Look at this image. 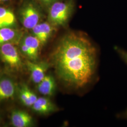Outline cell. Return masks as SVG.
Listing matches in <instances>:
<instances>
[{
	"mask_svg": "<svg viewBox=\"0 0 127 127\" xmlns=\"http://www.w3.org/2000/svg\"><path fill=\"white\" fill-rule=\"evenodd\" d=\"M59 79L76 89L85 86L93 77L96 64V50L87 37L76 32L64 35L51 56Z\"/></svg>",
	"mask_w": 127,
	"mask_h": 127,
	"instance_id": "1",
	"label": "cell"
},
{
	"mask_svg": "<svg viewBox=\"0 0 127 127\" xmlns=\"http://www.w3.org/2000/svg\"><path fill=\"white\" fill-rule=\"evenodd\" d=\"M73 9L72 1H57L49 8L48 22L54 27L64 26L68 21Z\"/></svg>",
	"mask_w": 127,
	"mask_h": 127,
	"instance_id": "2",
	"label": "cell"
},
{
	"mask_svg": "<svg viewBox=\"0 0 127 127\" xmlns=\"http://www.w3.org/2000/svg\"><path fill=\"white\" fill-rule=\"evenodd\" d=\"M19 19L23 27L31 29L40 23L42 13L40 7L34 0H25L18 11Z\"/></svg>",
	"mask_w": 127,
	"mask_h": 127,
	"instance_id": "3",
	"label": "cell"
},
{
	"mask_svg": "<svg viewBox=\"0 0 127 127\" xmlns=\"http://www.w3.org/2000/svg\"><path fill=\"white\" fill-rule=\"evenodd\" d=\"M0 56L3 62L10 69L18 71L22 67V62L17 48L12 43L0 45Z\"/></svg>",
	"mask_w": 127,
	"mask_h": 127,
	"instance_id": "4",
	"label": "cell"
},
{
	"mask_svg": "<svg viewBox=\"0 0 127 127\" xmlns=\"http://www.w3.org/2000/svg\"><path fill=\"white\" fill-rule=\"evenodd\" d=\"M27 65L30 73L32 81L38 84L45 76L46 72L49 68V64L45 62H34L27 61Z\"/></svg>",
	"mask_w": 127,
	"mask_h": 127,
	"instance_id": "5",
	"label": "cell"
},
{
	"mask_svg": "<svg viewBox=\"0 0 127 127\" xmlns=\"http://www.w3.org/2000/svg\"><path fill=\"white\" fill-rule=\"evenodd\" d=\"M53 27L49 22L39 23L32 29V35L39 40L41 45H44L52 34Z\"/></svg>",
	"mask_w": 127,
	"mask_h": 127,
	"instance_id": "6",
	"label": "cell"
},
{
	"mask_svg": "<svg viewBox=\"0 0 127 127\" xmlns=\"http://www.w3.org/2000/svg\"><path fill=\"white\" fill-rule=\"evenodd\" d=\"M11 122L15 127L31 126L33 123L31 115L27 112L21 110H15L11 114Z\"/></svg>",
	"mask_w": 127,
	"mask_h": 127,
	"instance_id": "7",
	"label": "cell"
},
{
	"mask_svg": "<svg viewBox=\"0 0 127 127\" xmlns=\"http://www.w3.org/2000/svg\"><path fill=\"white\" fill-rule=\"evenodd\" d=\"M31 107L34 112L41 114H50L58 110L57 106L50 99L44 97L38 98Z\"/></svg>",
	"mask_w": 127,
	"mask_h": 127,
	"instance_id": "8",
	"label": "cell"
},
{
	"mask_svg": "<svg viewBox=\"0 0 127 127\" xmlns=\"http://www.w3.org/2000/svg\"><path fill=\"white\" fill-rule=\"evenodd\" d=\"M22 36V32L15 28H0V45L6 43H16L21 41Z\"/></svg>",
	"mask_w": 127,
	"mask_h": 127,
	"instance_id": "9",
	"label": "cell"
},
{
	"mask_svg": "<svg viewBox=\"0 0 127 127\" xmlns=\"http://www.w3.org/2000/svg\"><path fill=\"white\" fill-rule=\"evenodd\" d=\"M21 41L27 47L29 52V59L32 60H36L39 56L41 43L34 35L25 36Z\"/></svg>",
	"mask_w": 127,
	"mask_h": 127,
	"instance_id": "10",
	"label": "cell"
},
{
	"mask_svg": "<svg viewBox=\"0 0 127 127\" xmlns=\"http://www.w3.org/2000/svg\"><path fill=\"white\" fill-rule=\"evenodd\" d=\"M16 87L13 82L8 78L0 80V102L13 97Z\"/></svg>",
	"mask_w": 127,
	"mask_h": 127,
	"instance_id": "11",
	"label": "cell"
},
{
	"mask_svg": "<svg viewBox=\"0 0 127 127\" xmlns=\"http://www.w3.org/2000/svg\"><path fill=\"white\" fill-rule=\"evenodd\" d=\"M17 20L13 11L3 7H0V28L16 27Z\"/></svg>",
	"mask_w": 127,
	"mask_h": 127,
	"instance_id": "12",
	"label": "cell"
},
{
	"mask_svg": "<svg viewBox=\"0 0 127 127\" xmlns=\"http://www.w3.org/2000/svg\"><path fill=\"white\" fill-rule=\"evenodd\" d=\"M56 83L54 78L50 75H45L42 80L38 84L37 89L43 95L51 96L55 91Z\"/></svg>",
	"mask_w": 127,
	"mask_h": 127,
	"instance_id": "13",
	"label": "cell"
},
{
	"mask_svg": "<svg viewBox=\"0 0 127 127\" xmlns=\"http://www.w3.org/2000/svg\"><path fill=\"white\" fill-rule=\"evenodd\" d=\"M26 86L24 85L21 87L19 91V97L23 104L27 107H30L32 106V104L28 95Z\"/></svg>",
	"mask_w": 127,
	"mask_h": 127,
	"instance_id": "14",
	"label": "cell"
},
{
	"mask_svg": "<svg viewBox=\"0 0 127 127\" xmlns=\"http://www.w3.org/2000/svg\"><path fill=\"white\" fill-rule=\"evenodd\" d=\"M115 50L117 51L118 54L119 55L121 58L123 59V61L127 64V51L124 50L122 48L116 47Z\"/></svg>",
	"mask_w": 127,
	"mask_h": 127,
	"instance_id": "15",
	"label": "cell"
},
{
	"mask_svg": "<svg viewBox=\"0 0 127 127\" xmlns=\"http://www.w3.org/2000/svg\"><path fill=\"white\" fill-rule=\"evenodd\" d=\"M26 89H27V91L29 98L32 105L36 101L37 99H38V97L36 95V94L31 90H30L27 86H26Z\"/></svg>",
	"mask_w": 127,
	"mask_h": 127,
	"instance_id": "16",
	"label": "cell"
},
{
	"mask_svg": "<svg viewBox=\"0 0 127 127\" xmlns=\"http://www.w3.org/2000/svg\"><path fill=\"white\" fill-rule=\"evenodd\" d=\"M36 2H38L41 5L46 7H49L52 4L55 2L59 1V0H34Z\"/></svg>",
	"mask_w": 127,
	"mask_h": 127,
	"instance_id": "17",
	"label": "cell"
},
{
	"mask_svg": "<svg viewBox=\"0 0 127 127\" xmlns=\"http://www.w3.org/2000/svg\"><path fill=\"white\" fill-rule=\"evenodd\" d=\"M123 116L124 118H126L127 119V110L123 114Z\"/></svg>",
	"mask_w": 127,
	"mask_h": 127,
	"instance_id": "18",
	"label": "cell"
},
{
	"mask_svg": "<svg viewBox=\"0 0 127 127\" xmlns=\"http://www.w3.org/2000/svg\"><path fill=\"white\" fill-rule=\"evenodd\" d=\"M10 0H0V3H5L6 2H7L8 1H9Z\"/></svg>",
	"mask_w": 127,
	"mask_h": 127,
	"instance_id": "19",
	"label": "cell"
}]
</instances>
